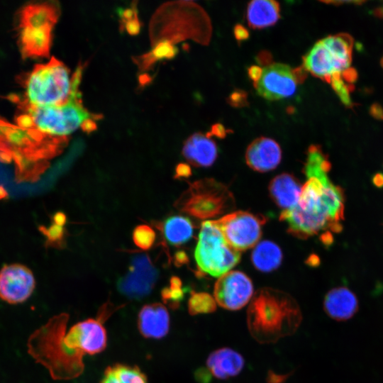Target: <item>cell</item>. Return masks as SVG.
<instances>
[{
  "label": "cell",
  "mask_w": 383,
  "mask_h": 383,
  "mask_svg": "<svg viewBox=\"0 0 383 383\" xmlns=\"http://www.w3.org/2000/svg\"><path fill=\"white\" fill-rule=\"evenodd\" d=\"M244 364L243 356L229 348H222L213 351L206 360L209 371L220 379L238 375L242 371Z\"/></svg>",
  "instance_id": "d6986e66"
},
{
  "label": "cell",
  "mask_w": 383,
  "mask_h": 383,
  "mask_svg": "<svg viewBox=\"0 0 383 383\" xmlns=\"http://www.w3.org/2000/svg\"><path fill=\"white\" fill-rule=\"evenodd\" d=\"M382 65L383 66V57H382Z\"/></svg>",
  "instance_id": "b9f144b4"
},
{
  "label": "cell",
  "mask_w": 383,
  "mask_h": 383,
  "mask_svg": "<svg viewBox=\"0 0 383 383\" xmlns=\"http://www.w3.org/2000/svg\"><path fill=\"white\" fill-rule=\"evenodd\" d=\"M82 68L79 66L72 74V91L65 104L60 106H33L21 101L16 102L24 113L30 116L33 128L54 138H66L80 127L87 132L94 131L96 128L94 116L83 106L79 91Z\"/></svg>",
  "instance_id": "277c9868"
},
{
  "label": "cell",
  "mask_w": 383,
  "mask_h": 383,
  "mask_svg": "<svg viewBox=\"0 0 383 383\" xmlns=\"http://www.w3.org/2000/svg\"><path fill=\"white\" fill-rule=\"evenodd\" d=\"M60 15V6L55 1L32 4L21 9L18 28H52Z\"/></svg>",
  "instance_id": "e0dca14e"
},
{
  "label": "cell",
  "mask_w": 383,
  "mask_h": 383,
  "mask_svg": "<svg viewBox=\"0 0 383 383\" xmlns=\"http://www.w3.org/2000/svg\"><path fill=\"white\" fill-rule=\"evenodd\" d=\"M227 132L228 131L222 124L216 123L211 126L209 134L211 135H214L220 138H223L226 137Z\"/></svg>",
  "instance_id": "d590c367"
},
{
  "label": "cell",
  "mask_w": 383,
  "mask_h": 383,
  "mask_svg": "<svg viewBox=\"0 0 383 383\" xmlns=\"http://www.w3.org/2000/svg\"><path fill=\"white\" fill-rule=\"evenodd\" d=\"M193 224L188 217L175 215L163 223L162 232L167 243L180 245L188 242L193 235Z\"/></svg>",
  "instance_id": "cb8c5ba5"
},
{
  "label": "cell",
  "mask_w": 383,
  "mask_h": 383,
  "mask_svg": "<svg viewBox=\"0 0 383 383\" xmlns=\"http://www.w3.org/2000/svg\"><path fill=\"white\" fill-rule=\"evenodd\" d=\"M43 233L46 235L48 243L52 245H61L65 238V229L64 226L52 224L48 228L43 227Z\"/></svg>",
  "instance_id": "4dcf8cb0"
},
{
  "label": "cell",
  "mask_w": 383,
  "mask_h": 383,
  "mask_svg": "<svg viewBox=\"0 0 383 383\" xmlns=\"http://www.w3.org/2000/svg\"><path fill=\"white\" fill-rule=\"evenodd\" d=\"M233 33L238 41H243L248 39L249 32L243 25L237 24L233 29Z\"/></svg>",
  "instance_id": "e575fe53"
},
{
  "label": "cell",
  "mask_w": 383,
  "mask_h": 383,
  "mask_svg": "<svg viewBox=\"0 0 383 383\" xmlns=\"http://www.w3.org/2000/svg\"><path fill=\"white\" fill-rule=\"evenodd\" d=\"M228 101L231 105L240 107L247 104V94L243 90H235L229 96Z\"/></svg>",
  "instance_id": "1f68e13d"
},
{
  "label": "cell",
  "mask_w": 383,
  "mask_h": 383,
  "mask_svg": "<svg viewBox=\"0 0 383 383\" xmlns=\"http://www.w3.org/2000/svg\"><path fill=\"white\" fill-rule=\"evenodd\" d=\"M53 222L58 226H64L67 222V217L64 213L57 212L53 216Z\"/></svg>",
  "instance_id": "f35d334b"
},
{
  "label": "cell",
  "mask_w": 383,
  "mask_h": 383,
  "mask_svg": "<svg viewBox=\"0 0 383 383\" xmlns=\"http://www.w3.org/2000/svg\"><path fill=\"white\" fill-rule=\"evenodd\" d=\"M263 72V68L257 65H252L248 69V74L250 79L253 82L254 86L260 79Z\"/></svg>",
  "instance_id": "d6a6232c"
},
{
  "label": "cell",
  "mask_w": 383,
  "mask_h": 383,
  "mask_svg": "<svg viewBox=\"0 0 383 383\" xmlns=\"http://www.w3.org/2000/svg\"><path fill=\"white\" fill-rule=\"evenodd\" d=\"M282 160L279 145L273 139L260 137L254 140L245 152L247 165L253 170L266 172L275 169Z\"/></svg>",
  "instance_id": "5bb4252c"
},
{
  "label": "cell",
  "mask_w": 383,
  "mask_h": 383,
  "mask_svg": "<svg viewBox=\"0 0 383 383\" xmlns=\"http://www.w3.org/2000/svg\"><path fill=\"white\" fill-rule=\"evenodd\" d=\"M353 45V38L346 33L323 38L304 57L303 67L328 83L333 78H343L352 69Z\"/></svg>",
  "instance_id": "8992f818"
},
{
  "label": "cell",
  "mask_w": 383,
  "mask_h": 383,
  "mask_svg": "<svg viewBox=\"0 0 383 383\" xmlns=\"http://www.w3.org/2000/svg\"><path fill=\"white\" fill-rule=\"evenodd\" d=\"M359 309L356 295L348 288L338 287L328 291L323 299L326 313L337 321H345L353 318Z\"/></svg>",
  "instance_id": "2e32d148"
},
{
  "label": "cell",
  "mask_w": 383,
  "mask_h": 383,
  "mask_svg": "<svg viewBox=\"0 0 383 383\" xmlns=\"http://www.w3.org/2000/svg\"><path fill=\"white\" fill-rule=\"evenodd\" d=\"M287 377V375H279L270 372L267 379V383H282Z\"/></svg>",
  "instance_id": "ab89813d"
},
{
  "label": "cell",
  "mask_w": 383,
  "mask_h": 383,
  "mask_svg": "<svg viewBox=\"0 0 383 383\" xmlns=\"http://www.w3.org/2000/svg\"><path fill=\"white\" fill-rule=\"evenodd\" d=\"M100 383H148V379L137 366L115 363L105 369Z\"/></svg>",
  "instance_id": "d4e9b609"
},
{
  "label": "cell",
  "mask_w": 383,
  "mask_h": 383,
  "mask_svg": "<svg viewBox=\"0 0 383 383\" xmlns=\"http://www.w3.org/2000/svg\"><path fill=\"white\" fill-rule=\"evenodd\" d=\"M174 264L181 266L188 261V257L184 251H178L174 254Z\"/></svg>",
  "instance_id": "74e56055"
},
{
  "label": "cell",
  "mask_w": 383,
  "mask_h": 383,
  "mask_svg": "<svg viewBox=\"0 0 383 383\" xmlns=\"http://www.w3.org/2000/svg\"><path fill=\"white\" fill-rule=\"evenodd\" d=\"M251 260L257 270L262 272H270L281 265L282 252L276 243L270 240H263L255 246Z\"/></svg>",
  "instance_id": "603a6c76"
},
{
  "label": "cell",
  "mask_w": 383,
  "mask_h": 383,
  "mask_svg": "<svg viewBox=\"0 0 383 383\" xmlns=\"http://www.w3.org/2000/svg\"><path fill=\"white\" fill-rule=\"evenodd\" d=\"M331 163L321 148L311 145L304 172L306 181L296 206L282 211L279 220L287 223V231L299 238L324 233L327 243L330 233L342 230L344 197L341 189L329 179Z\"/></svg>",
  "instance_id": "7a4b0ae2"
},
{
  "label": "cell",
  "mask_w": 383,
  "mask_h": 383,
  "mask_svg": "<svg viewBox=\"0 0 383 383\" xmlns=\"http://www.w3.org/2000/svg\"><path fill=\"white\" fill-rule=\"evenodd\" d=\"M170 323L169 312L160 303L145 304L138 313V327L144 338H162L169 332Z\"/></svg>",
  "instance_id": "9a60e30c"
},
{
  "label": "cell",
  "mask_w": 383,
  "mask_h": 383,
  "mask_svg": "<svg viewBox=\"0 0 383 383\" xmlns=\"http://www.w3.org/2000/svg\"><path fill=\"white\" fill-rule=\"evenodd\" d=\"M194 257L201 273L220 277L239 262L240 252L227 243L214 220L204 221Z\"/></svg>",
  "instance_id": "ba28073f"
},
{
  "label": "cell",
  "mask_w": 383,
  "mask_h": 383,
  "mask_svg": "<svg viewBox=\"0 0 383 383\" xmlns=\"http://www.w3.org/2000/svg\"><path fill=\"white\" fill-rule=\"evenodd\" d=\"M182 154L195 167H209L215 162L218 149L215 142L207 135L196 133L184 142Z\"/></svg>",
  "instance_id": "ac0fdd59"
},
{
  "label": "cell",
  "mask_w": 383,
  "mask_h": 383,
  "mask_svg": "<svg viewBox=\"0 0 383 383\" xmlns=\"http://www.w3.org/2000/svg\"><path fill=\"white\" fill-rule=\"evenodd\" d=\"M213 296L223 309L236 311L243 308L253 296V284L250 277L240 271H229L218 277Z\"/></svg>",
  "instance_id": "7c38bea8"
},
{
  "label": "cell",
  "mask_w": 383,
  "mask_h": 383,
  "mask_svg": "<svg viewBox=\"0 0 383 383\" xmlns=\"http://www.w3.org/2000/svg\"><path fill=\"white\" fill-rule=\"evenodd\" d=\"M69 316H53L28 338V354L49 372L53 379L78 377L84 370L82 357L102 352L107 335L102 321L87 318L73 325L66 333Z\"/></svg>",
  "instance_id": "6da1fadb"
},
{
  "label": "cell",
  "mask_w": 383,
  "mask_h": 383,
  "mask_svg": "<svg viewBox=\"0 0 383 383\" xmlns=\"http://www.w3.org/2000/svg\"><path fill=\"white\" fill-rule=\"evenodd\" d=\"M196 378L198 381H200L201 383H208V381L211 379L209 372L207 370H204V369L198 370L196 372Z\"/></svg>",
  "instance_id": "8d00e7d4"
},
{
  "label": "cell",
  "mask_w": 383,
  "mask_h": 383,
  "mask_svg": "<svg viewBox=\"0 0 383 383\" xmlns=\"http://www.w3.org/2000/svg\"><path fill=\"white\" fill-rule=\"evenodd\" d=\"M325 3H326H326H327V4H335V5H337L338 4H345V3H347V4H361L364 3V1H325Z\"/></svg>",
  "instance_id": "60d3db41"
},
{
  "label": "cell",
  "mask_w": 383,
  "mask_h": 383,
  "mask_svg": "<svg viewBox=\"0 0 383 383\" xmlns=\"http://www.w3.org/2000/svg\"><path fill=\"white\" fill-rule=\"evenodd\" d=\"M21 81L25 94L18 99L33 106L62 105L69 100L73 87L69 70L55 57L46 64L35 65Z\"/></svg>",
  "instance_id": "5b68a950"
},
{
  "label": "cell",
  "mask_w": 383,
  "mask_h": 383,
  "mask_svg": "<svg viewBox=\"0 0 383 383\" xmlns=\"http://www.w3.org/2000/svg\"><path fill=\"white\" fill-rule=\"evenodd\" d=\"M302 320L297 301L289 294L270 287L257 291L247 312V325L260 343H275L294 334Z\"/></svg>",
  "instance_id": "3957f363"
},
{
  "label": "cell",
  "mask_w": 383,
  "mask_h": 383,
  "mask_svg": "<svg viewBox=\"0 0 383 383\" xmlns=\"http://www.w3.org/2000/svg\"><path fill=\"white\" fill-rule=\"evenodd\" d=\"M155 239V231L147 225H139L133 230V242L141 250H149L153 245Z\"/></svg>",
  "instance_id": "83f0119b"
},
{
  "label": "cell",
  "mask_w": 383,
  "mask_h": 383,
  "mask_svg": "<svg viewBox=\"0 0 383 383\" xmlns=\"http://www.w3.org/2000/svg\"><path fill=\"white\" fill-rule=\"evenodd\" d=\"M35 280L26 266L13 263L4 265L0 270V299L10 304L26 301L33 294Z\"/></svg>",
  "instance_id": "4fadbf2b"
},
{
  "label": "cell",
  "mask_w": 383,
  "mask_h": 383,
  "mask_svg": "<svg viewBox=\"0 0 383 383\" xmlns=\"http://www.w3.org/2000/svg\"><path fill=\"white\" fill-rule=\"evenodd\" d=\"M302 187L292 174L282 173L274 177L269 184L270 196L283 211L294 208L297 204Z\"/></svg>",
  "instance_id": "ffe728a7"
},
{
  "label": "cell",
  "mask_w": 383,
  "mask_h": 383,
  "mask_svg": "<svg viewBox=\"0 0 383 383\" xmlns=\"http://www.w3.org/2000/svg\"><path fill=\"white\" fill-rule=\"evenodd\" d=\"M18 30V43L23 57L48 56L52 28H21Z\"/></svg>",
  "instance_id": "44dd1931"
},
{
  "label": "cell",
  "mask_w": 383,
  "mask_h": 383,
  "mask_svg": "<svg viewBox=\"0 0 383 383\" xmlns=\"http://www.w3.org/2000/svg\"><path fill=\"white\" fill-rule=\"evenodd\" d=\"M177 52V48L170 41L163 40L160 42L153 49V50L147 54L145 57L148 66L157 60L163 58H172Z\"/></svg>",
  "instance_id": "f1b7e54d"
},
{
  "label": "cell",
  "mask_w": 383,
  "mask_h": 383,
  "mask_svg": "<svg viewBox=\"0 0 383 383\" xmlns=\"http://www.w3.org/2000/svg\"><path fill=\"white\" fill-rule=\"evenodd\" d=\"M214 221L227 243L240 252L257 245L260 239L262 226L265 220L248 211H237Z\"/></svg>",
  "instance_id": "9c48e42d"
},
{
  "label": "cell",
  "mask_w": 383,
  "mask_h": 383,
  "mask_svg": "<svg viewBox=\"0 0 383 383\" xmlns=\"http://www.w3.org/2000/svg\"><path fill=\"white\" fill-rule=\"evenodd\" d=\"M159 272L145 254L134 256L128 272L117 282L120 293L130 299L140 300L154 289Z\"/></svg>",
  "instance_id": "8fae6325"
},
{
  "label": "cell",
  "mask_w": 383,
  "mask_h": 383,
  "mask_svg": "<svg viewBox=\"0 0 383 383\" xmlns=\"http://www.w3.org/2000/svg\"><path fill=\"white\" fill-rule=\"evenodd\" d=\"M330 84L341 101L345 105L351 106L353 102L350 99V92L353 89V85L348 84L342 77L333 78Z\"/></svg>",
  "instance_id": "f546056e"
},
{
  "label": "cell",
  "mask_w": 383,
  "mask_h": 383,
  "mask_svg": "<svg viewBox=\"0 0 383 383\" xmlns=\"http://www.w3.org/2000/svg\"><path fill=\"white\" fill-rule=\"evenodd\" d=\"M235 204L227 187L214 179L205 178L189 184L175 205L180 211L204 220L231 211Z\"/></svg>",
  "instance_id": "52a82bcc"
},
{
  "label": "cell",
  "mask_w": 383,
  "mask_h": 383,
  "mask_svg": "<svg viewBox=\"0 0 383 383\" xmlns=\"http://www.w3.org/2000/svg\"><path fill=\"white\" fill-rule=\"evenodd\" d=\"M304 70H294L282 63H272L263 68L262 77L255 85L257 94L267 100L290 97L296 92L300 80L305 75Z\"/></svg>",
  "instance_id": "30bf717a"
},
{
  "label": "cell",
  "mask_w": 383,
  "mask_h": 383,
  "mask_svg": "<svg viewBox=\"0 0 383 383\" xmlns=\"http://www.w3.org/2000/svg\"><path fill=\"white\" fill-rule=\"evenodd\" d=\"M279 4L272 0H254L247 8V21L253 29H262L274 25L280 18Z\"/></svg>",
  "instance_id": "7402d4cb"
},
{
  "label": "cell",
  "mask_w": 383,
  "mask_h": 383,
  "mask_svg": "<svg viewBox=\"0 0 383 383\" xmlns=\"http://www.w3.org/2000/svg\"><path fill=\"white\" fill-rule=\"evenodd\" d=\"M184 296V290L182 288L181 279L175 276L171 277L170 287L162 289L161 297L163 302L171 309H177Z\"/></svg>",
  "instance_id": "4316f807"
},
{
  "label": "cell",
  "mask_w": 383,
  "mask_h": 383,
  "mask_svg": "<svg viewBox=\"0 0 383 383\" xmlns=\"http://www.w3.org/2000/svg\"><path fill=\"white\" fill-rule=\"evenodd\" d=\"M191 174L192 171L189 165L184 163H180L176 167L175 178H186L189 177Z\"/></svg>",
  "instance_id": "836d02e7"
},
{
  "label": "cell",
  "mask_w": 383,
  "mask_h": 383,
  "mask_svg": "<svg viewBox=\"0 0 383 383\" xmlns=\"http://www.w3.org/2000/svg\"><path fill=\"white\" fill-rule=\"evenodd\" d=\"M216 301L206 292H192L188 301V311L191 315L213 313L216 309Z\"/></svg>",
  "instance_id": "484cf974"
}]
</instances>
